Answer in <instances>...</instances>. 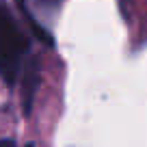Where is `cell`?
Returning a JSON list of instances; mask_svg holds the SVG:
<instances>
[{
    "mask_svg": "<svg viewBox=\"0 0 147 147\" xmlns=\"http://www.w3.org/2000/svg\"><path fill=\"white\" fill-rule=\"evenodd\" d=\"M0 147H15V141H11V138H0Z\"/></svg>",
    "mask_w": 147,
    "mask_h": 147,
    "instance_id": "3",
    "label": "cell"
},
{
    "mask_svg": "<svg viewBox=\"0 0 147 147\" xmlns=\"http://www.w3.org/2000/svg\"><path fill=\"white\" fill-rule=\"evenodd\" d=\"M39 82H41L39 59H30L26 69H24V78H22V110H24V115H30V108H32V102H35Z\"/></svg>",
    "mask_w": 147,
    "mask_h": 147,
    "instance_id": "2",
    "label": "cell"
},
{
    "mask_svg": "<svg viewBox=\"0 0 147 147\" xmlns=\"http://www.w3.org/2000/svg\"><path fill=\"white\" fill-rule=\"evenodd\" d=\"M26 147H35V145H26Z\"/></svg>",
    "mask_w": 147,
    "mask_h": 147,
    "instance_id": "4",
    "label": "cell"
},
{
    "mask_svg": "<svg viewBox=\"0 0 147 147\" xmlns=\"http://www.w3.org/2000/svg\"><path fill=\"white\" fill-rule=\"evenodd\" d=\"M28 52V39L11 13L0 7V76L7 84H13L20 74L24 54Z\"/></svg>",
    "mask_w": 147,
    "mask_h": 147,
    "instance_id": "1",
    "label": "cell"
}]
</instances>
